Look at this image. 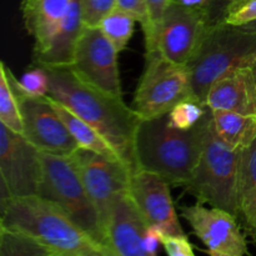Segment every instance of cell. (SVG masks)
Listing matches in <instances>:
<instances>
[{
    "label": "cell",
    "mask_w": 256,
    "mask_h": 256,
    "mask_svg": "<svg viewBox=\"0 0 256 256\" xmlns=\"http://www.w3.org/2000/svg\"><path fill=\"white\" fill-rule=\"evenodd\" d=\"M55 256H56V255H55Z\"/></svg>",
    "instance_id": "obj_39"
},
{
    "label": "cell",
    "mask_w": 256,
    "mask_h": 256,
    "mask_svg": "<svg viewBox=\"0 0 256 256\" xmlns=\"http://www.w3.org/2000/svg\"><path fill=\"white\" fill-rule=\"evenodd\" d=\"M169 2L170 0H146L150 20V30L149 32L145 35L146 52H158V40H159L160 24H162V15H164Z\"/></svg>",
    "instance_id": "obj_28"
},
{
    "label": "cell",
    "mask_w": 256,
    "mask_h": 256,
    "mask_svg": "<svg viewBox=\"0 0 256 256\" xmlns=\"http://www.w3.org/2000/svg\"><path fill=\"white\" fill-rule=\"evenodd\" d=\"M49 75V96L72 110L98 130L132 174L138 172L135 134L142 118L122 98L102 92L82 82L72 68H44Z\"/></svg>",
    "instance_id": "obj_1"
},
{
    "label": "cell",
    "mask_w": 256,
    "mask_h": 256,
    "mask_svg": "<svg viewBox=\"0 0 256 256\" xmlns=\"http://www.w3.org/2000/svg\"><path fill=\"white\" fill-rule=\"evenodd\" d=\"M32 2V0H22V2Z\"/></svg>",
    "instance_id": "obj_38"
},
{
    "label": "cell",
    "mask_w": 256,
    "mask_h": 256,
    "mask_svg": "<svg viewBox=\"0 0 256 256\" xmlns=\"http://www.w3.org/2000/svg\"><path fill=\"white\" fill-rule=\"evenodd\" d=\"M234 0H209L205 6L208 15H209L210 25H215L222 22V15L228 5Z\"/></svg>",
    "instance_id": "obj_32"
},
{
    "label": "cell",
    "mask_w": 256,
    "mask_h": 256,
    "mask_svg": "<svg viewBox=\"0 0 256 256\" xmlns=\"http://www.w3.org/2000/svg\"><path fill=\"white\" fill-rule=\"evenodd\" d=\"M205 105L210 110H225L256 115V82L252 66H239L214 82Z\"/></svg>",
    "instance_id": "obj_16"
},
{
    "label": "cell",
    "mask_w": 256,
    "mask_h": 256,
    "mask_svg": "<svg viewBox=\"0 0 256 256\" xmlns=\"http://www.w3.org/2000/svg\"><path fill=\"white\" fill-rule=\"evenodd\" d=\"M186 99H192L186 65L165 59L159 50L146 52V64L134 98L138 115L142 119L162 116Z\"/></svg>",
    "instance_id": "obj_7"
},
{
    "label": "cell",
    "mask_w": 256,
    "mask_h": 256,
    "mask_svg": "<svg viewBox=\"0 0 256 256\" xmlns=\"http://www.w3.org/2000/svg\"><path fill=\"white\" fill-rule=\"evenodd\" d=\"M85 26H99L102 20L116 8V0H80Z\"/></svg>",
    "instance_id": "obj_29"
},
{
    "label": "cell",
    "mask_w": 256,
    "mask_h": 256,
    "mask_svg": "<svg viewBox=\"0 0 256 256\" xmlns=\"http://www.w3.org/2000/svg\"><path fill=\"white\" fill-rule=\"evenodd\" d=\"M0 122L18 134L24 132L19 100L10 85L2 62L0 64Z\"/></svg>",
    "instance_id": "obj_24"
},
{
    "label": "cell",
    "mask_w": 256,
    "mask_h": 256,
    "mask_svg": "<svg viewBox=\"0 0 256 256\" xmlns=\"http://www.w3.org/2000/svg\"><path fill=\"white\" fill-rule=\"evenodd\" d=\"M12 90L19 100L24 125L22 135L35 148L42 152L62 156H70L79 149V144L66 129L48 95L32 98L22 94L14 88Z\"/></svg>",
    "instance_id": "obj_12"
},
{
    "label": "cell",
    "mask_w": 256,
    "mask_h": 256,
    "mask_svg": "<svg viewBox=\"0 0 256 256\" xmlns=\"http://www.w3.org/2000/svg\"><path fill=\"white\" fill-rule=\"evenodd\" d=\"M0 256H55V254L22 232L0 228Z\"/></svg>",
    "instance_id": "obj_23"
},
{
    "label": "cell",
    "mask_w": 256,
    "mask_h": 256,
    "mask_svg": "<svg viewBox=\"0 0 256 256\" xmlns=\"http://www.w3.org/2000/svg\"><path fill=\"white\" fill-rule=\"evenodd\" d=\"M208 254H209V256H235V255H232V254H225V252H212V250H209V252H208Z\"/></svg>",
    "instance_id": "obj_35"
},
{
    "label": "cell",
    "mask_w": 256,
    "mask_h": 256,
    "mask_svg": "<svg viewBox=\"0 0 256 256\" xmlns=\"http://www.w3.org/2000/svg\"><path fill=\"white\" fill-rule=\"evenodd\" d=\"M116 8L135 16V19L142 24L144 35L149 32L150 20L146 0H116Z\"/></svg>",
    "instance_id": "obj_30"
},
{
    "label": "cell",
    "mask_w": 256,
    "mask_h": 256,
    "mask_svg": "<svg viewBox=\"0 0 256 256\" xmlns=\"http://www.w3.org/2000/svg\"><path fill=\"white\" fill-rule=\"evenodd\" d=\"M42 152L22 134L0 126L2 200L39 196L42 182Z\"/></svg>",
    "instance_id": "obj_8"
},
{
    "label": "cell",
    "mask_w": 256,
    "mask_h": 256,
    "mask_svg": "<svg viewBox=\"0 0 256 256\" xmlns=\"http://www.w3.org/2000/svg\"><path fill=\"white\" fill-rule=\"evenodd\" d=\"M240 149L225 144L210 124L204 149L190 182L185 185L198 202L229 212L239 219L238 186H239Z\"/></svg>",
    "instance_id": "obj_5"
},
{
    "label": "cell",
    "mask_w": 256,
    "mask_h": 256,
    "mask_svg": "<svg viewBox=\"0 0 256 256\" xmlns=\"http://www.w3.org/2000/svg\"><path fill=\"white\" fill-rule=\"evenodd\" d=\"M179 2H182L184 5H188V6L204 8V6H206V4L209 0H179Z\"/></svg>",
    "instance_id": "obj_33"
},
{
    "label": "cell",
    "mask_w": 256,
    "mask_h": 256,
    "mask_svg": "<svg viewBox=\"0 0 256 256\" xmlns=\"http://www.w3.org/2000/svg\"><path fill=\"white\" fill-rule=\"evenodd\" d=\"M212 125L218 136L234 149H245L256 139V115L225 110H212Z\"/></svg>",
    "instance_id": "obj_19"
},
{
    "label": "cell",
    "mask_w": 256,
    "mask_h": 256,
    "mask_svg": "<svg viewBox=\"0 0 256 256\" xmlns=\"http://www.w3.org/2000/svg\"><path fill=\"white\" fill-rule=\"evenodd\" d=\"M84 26L80 0H72L69 12L56 34L44 50L34 54L35 62L42 68L72 66L78 42Z\"/></svg>",
    "instance_id": "obj_17"
},
{
    "label": "cell",
    "mask_w": 256,
    "mask_h": 256,
    "mask_svg": "<svg viewBox=\"0 0 256 256\" xmlns=\"http://www.w3.org/2000/svg\"><path fill=\"white\" fill-rule=\"evenodd\" d=\"M146 228L130 192L118 195L104 224L106 246L112 256H155L145 246Z\"/></svg>",
    "instance_id": "obj_15"
},
{
    "label": "cell",
    "mask_w": 256,
    "mask_h": 256,
    "mask_svg": "<svg viewBox=\"0 0 256 256\" xmlns=\"http://www.w3.org/2000/svg\"><path fill=\"white\" fill-rule=\"evenodd\" d=\"M180 212L209 250L235 256L248 255L246 239L235 215L219 208H205L199 202L184 205Z\"/></svg>",
    "instance_id": "obj_14"
},
{
    "label": "cell",
    "mask_w": 256,
    "mask_h": 256,
    "mask_svg": "<svg viewBox=\"0 0 256 256\" xmlns=\"http://www.w3.org/2000/svg\"><path fill=\"white\" fill-rule=\"evenodd\" d=\"M129 192L148 226L158 228L168 236H186L166 180L154 172L138 170L130 178Z\"/></svg>",
    "instance_id": "obj_13"
},
{
    "label": "cell",
    "mask_w": 256,
    "mask_h": 256,
    "mask_svg": "<svg viewBox=\"0 0 256 256\" xmlns=\"http://www.w3.org/2000/svg\"><path fill=\"white\" fill-rule=\"evenodd\" d=\"M209 26L205 6L192 8L179 0H170L160 24L158 50L165 59L186 65L200 46Z\"/></svg>",
    "instance_id": "obj_9"
},
{
    "label": "cell",
    "mask_w": 256,
    "mask_h": 256,
    "mask_svg": "<svg viewBox=\"0 0 256 256\" xmlns=\"http://www.w3.org/2000/svg\"><path fill=\"white\" fill-rule=\"evenodd\" d=\"M212 120L210 109L202 122L189 130L172 128L168 114L140 120L134 142L138 170L158 174L170 185L185 186L202 156Z\"/></svg>",
    "instance_id": "obj_2"
},
{
    "label": "cell",
    "mask_w": 256,
    "mask_h": 256,
    "mask_svg": "<svg viewBox=\"0 0 256 256\" xmlns=\"http://www.w3.org/2000/svg\"><path fill=\"white\" fill-rule=\"evenodd\" d=\"M42 169L39 196L56 204L78 226L109 252L102 218L72 158L42 152Z\"/></svg>",
    "instance_id": "obj_6"
},
{
    "label": "cell",
    "mask_w": 256,
    "mask_h": 256,
    "mask_svg": "<svg viewBox=\"0 0 256 256\" xmlns=\"http://www.w3.org/2000/svg\"><path fill=\"white\" fill-rule=\"evenodd\" d=\"M256 20V0H234L225 9L222 22L242 26Z\"/></svg>",
    "instance_id": "obj_27"
},
{
    "label": "cell",
    "mask_w": 256,
    "mask_h": 256,
    "mask_svg": "<svg viewBox=\"0 0 256 256\" xmlns=\"http://www.w3.org/2000/svg\"><path fill=\"white\" fill-rule=\"evenodd\" d=\"M0 228L32 238L56 256H112L64 210L42 196L2 200Z\"/></svg>",
    "instance_id": "obj_3"
},
{
    "label": "cell",
    "mask_w": 256,
    "mask_h": 256,
    "mask_svg": "<svg viewBox=\"0 0 256 256\" xmlns=\"http://www.w3.org/2000/svg\"><path fill=\"white\" fill-rule=\"evenodd\" d=\"M252 72H254V76H255V82H256V65L255 66H252Z\"/></svg>",
    "instance_id": "obj_37"
},
{
    "label": "cell",
    "mask_w": 256,
    "mask_h": 256,
    "mask_svg": "<svg viewBox=\"0 0 256 256\" xmlns=\"http://www.w3.org/2000/svg\"><path fill=\"white\" fill-rule=\"evenodd\" d=\"M2 64H4L9 82L18 92L32 98H42L49 95V75L44 68L38 65L36 68L25 72L20 79H16L12 70L5 65V62Z\"/></svg>",
    "instance_id": "obj_25"
},
{
    "label": "cell",
    "mask_w": 256,
    "mask_h": 256,
    "mask_svg": "<svg viewBox=\"0 0 256 256\" xmlns=\"http://www.w3.org/2000/svg\"><path fill=\"white\" fill-rule=\"evenodd\" d=\"M209 108L192 99H186L175 105L168 112L169 124L175 129L189 130L202 122Z\"/></svg>",
    "instance_id": "obj_26"
},
{
    "label": "cell",
    "mask_w": 256,
    "mask_h": 256,
    "mask_svg": "<svg viewBox=\"0 0 256 256\" xmlns=\"http://www.w3.org/2000/svg\"><path fill=\"white\" fill-rule=\"evenodd\" d=\"M162 244L168 256H195L188 236H168L165 235L162 240Z\"/></svg>",
    "instance_id": "obj_31"
},
{
    "label": "cell",
    "mask_w": 256,
    "mask_h": 256,
    "mask_svg": "<svg viewBox=\"0 0 256 256\" xmlns=\"http://www.w3.org/2000/svg\"><path fill=\"white\" fill-rule=\"evenodd\" d=\"M238 204L239 219L256 230V139L242 152Z\"/></svg>",
    "instance_id": "obj_21"
},
{
    "label": "cell",
    "mask_w": 256,
    "mask_h": 256,
    "mask_svg": "<svg viewBox=\"0 0 256 256\" xmlns=\"http://www.w3.org/2000/svg\"><path fill=\"white\" fill-rule=\"evenodd\" d=\"M49 99L52 102V106L55 108L56 112L59 114V116L64 122L66 129L69 130L72 138L76 140L80 148L92 150V152H98V154L102 155L105 158H109L112 160L122 162L114 148L110 145V142L95 128H92L89 122H86L82 118L78 116L76 114H74L72 110L68 109L62 102H56L52 96H49Z\"/></svg>",
    "instance_id": "obj_20"
},
{
    "label": "cell",
    "mask_w": 256,
    "mask_h": 256,
    "mask_svg": "<svg viewBox=\"0 0 256 256\" xmlns=\"http://www.w3.org/2000/svg\"><path fill=\"white\" fill-rule=\"evenodd\" d=\"M72 0H32L22 2V12L28 32L34 38V54L48 46L65 16Z\"/></svg>",
    "instance_id": "obj_18"
},
{
    "label": "cell",
    "mask_w": 256,
    "mask_h": 256,
    "mask_svg": "<svg viewBox=\"0 0 256 256\" xmlns=\"http://www.w3.org/2000/svg\"><path fill=\"white\" fill-rule=\"evenodd\" d=\"M118 54L99 26H84L70 68L86 84L122 98Z\"/></svg>",
    "instance_id": "obj_10"
},
{
    "label": "cell",
    "mask_w": 256,
    "mask_h": 256,
    "mask_svg": "<svg viewBox=\"0 0 256 256\" xmlns=\"http://www.w3.org/2000/svg\"><path fill=\"white\" fill-rule=\"evenodd\" d=\"M70 158L104 225L115 198L129 192L132 172L119 160H112L82 148L75 150Z\"/></svg>",
    "instance_id": "obj_11"
},
{
    "label": "cell",
    "mask_w": 256,
    "mask_h": 256,
    "mask_svg": "<svg viewBox=\"0 0 256 256\" xmlns=\"http://www.w3.org/2000/svg\"><path fill=\"white\" fill-rule=\"evenodd\" d=\"M255 52V32L224 22L210 25L186 64L192 99L205 105L212 85L236 68L249 66Z\"/></svg>",
    "instance_id": "obj_4"
},
{
    "label": "cell",
    "mask_w": 256,
    "mask_h": 256,
    "mask_svg": "<svg viewBox=\"0 0 256 256\" xmlns=\"http://www.w3.org/2000/svg\"><path fill=\"white\" fill-rule=\"evenodd\" d=\"M136 22L138 20L132 14L115 8L102 20L99 28L120 52L126 48L128 42L132 39Z\"/></svg>",
    "instance_id": "obj_22"
},
{
    "label": "cell",
    "mask_w": 256,
    "mask_h": 256,
    "mask_svg": "<svg viewBox=\"0 0 256 256\" xmlns=\"http://www.w3.org/2000/svg\"><path fill=\"white\" fill-rule=\"evenodd\" d=\"M256 65V52L254 55L252 56V59H250V62H249V66H255Z\"/></svg>",
    "instance_id": "obj_36"
},
{
    "label": "cell",
    "mask_w": 256,
    "mask_h": 256,
    "mask_svg": "<svg viewBox=\"0 0 256 256\" xmlns=\"http://www.w3.org/2000/svg\"><path fill=\"white\" fill-rule=\"evenodd\" d=\"M242 29L248 30V32H255V34H256V20H255V22H249V24H246V25H242Z\"/></svg>",
    "instance_id": "obj_34"
}]
</instances>
